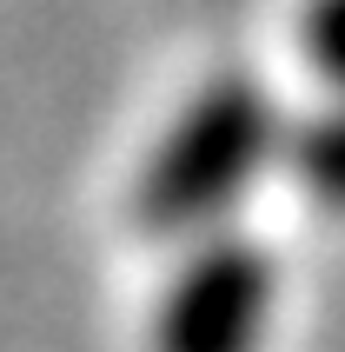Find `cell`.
Listing matches in <instances>:
<instances>
[{
	"label": "cell",
	"instance_id": "cell-1",
	"mask_svg": "<svg viewBox=\"0 0 345 352\" xmlns=\"http://www.w3.org/2000/svg\"><path fill=\"white\" fill-rule=\"evenodd\" d=\"M279 146V113L252 74H219L172 113L133 186V219L146 233H192L232 213Z\"/></svg>",
	"mask_w": 345,
	"mask_h": 352
},
{
	"label": "cell",
	"instance_id": "cell-2",
	"mask_svg": "<svg viewBox=\"0 0 345 352\" xmlns=\"http://www.w3.org/2000/svg\"><path fill=\"white\" fill-rule=\"evenodd\" d=\"M279 306V273L252 239L226 233L179 259L153 306V352H259Z\"/></svg>",
	"mask_w": 345,
	"mask_h": 352
},
{
	"label": "cell",
	"instance_id": "cell-3",
	"mask_svg": "<svg viewBox=\"0 0 345 352\" xmlns=\"http://www.w3.org/2000/svg\"><path fill=\"white\" fill-rule=\"evenodd\" d=\"M292 173H299V186H306L319 206L345 213V107L306 120V126L292 133Z\"/></svg>",
	"mask_w": 345,
	"mask_h": 352
},
{
	"label": "cell",
	"instance_id": "cell-4",
	"mask_svg": "<svg viewBox=\"0 0 345 352\" xmlns=\"http://www.w3.org/2000/svg\"><path fill=\"white\" fill-rule=\"evenodd\" d=\"M299 40H306V60L319 67V80L345 94V0H306Z\"/></svg>",
	"mask_w": 345,
	"mask_h": 352
}]
</instances>
